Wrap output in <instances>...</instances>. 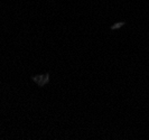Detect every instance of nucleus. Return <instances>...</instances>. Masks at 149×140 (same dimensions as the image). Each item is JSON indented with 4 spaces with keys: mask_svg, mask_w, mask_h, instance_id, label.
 Listing matches in <instances>:
<instances>
[]
</instances>
